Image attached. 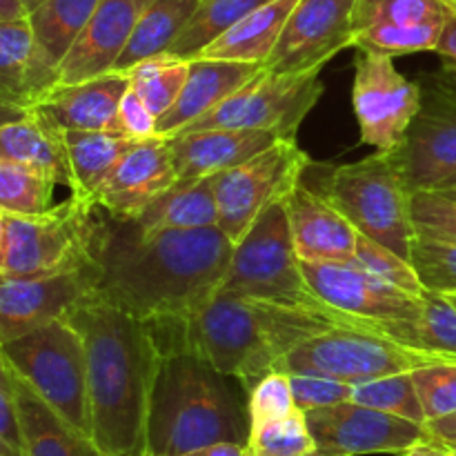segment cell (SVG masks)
I'll return each mask as SVG.
<instances>
[{
    "instance_id": "cell-37",
    "label": "cell",
    "mask_w": 456,
    "mask_h": 456,
    "mask_svg": "<svg viewBox=\"0 0 456 456\" xmlns=\"http://www.w3.org/2000/svg\"><path fill=\"white\" fill-rule=\"evenodd\" d=\"M350 401L426 426V412H423L412 372H401L392 374V377L374 379V381L356 383V386H352Z\"/></svg>"
},
{
    "instance_id": "cell-28",
    "label": "cell",
    "mask_w": 456,
    "mask_h": 456,
    "mask_svg": "<svg viewBox=\"0 0 456 456\" xmlns=\"http://www.w3.org/2000/svg\"><path fill=\"white\" fill-rule=\"evenodd\" d=\"M0 160L29 165L71 190V169L61 132L34 111L20 120L0 125Z\"/></svg>"
},
{
    "instance_id": "cell-36",
    "label": "cell",
    "mask_w": 456,
    "mask_h": 456,
    "mask_svg": "<svg viewBox=\"0 0 456 456\" xmlns=\"http://www.w3.org/2000/svg\"><path fill=\"white\" fill-rule=\"evenodd\" d=\"M448 20V18H445ZM445 22L423 25H377L354 34L352 47L359 52L383 53V56H408V53L435 52L444 34Z\"/></svg>"
},
{
    "instance_id": "cell-58",
    "label": "cell",
    "mask_w": 456,
    "mask_h": 456,
    "mask_svg": "<svg viewBox=\"0 0 456 456\" xmlns=\"http://www.w3.org/2000/svg\"><path fill=\"white\" fill-rule=\"evenodd\" d=\"M441 3L445 4V9H448L450 13H454L456 16V0H441Z\"/></svg>"
},
{
    "instance_id": "cell-50",
    "label": "cell",
    "mask_w": 456,
    "mask_h": 456,
    "mask_svg": "<svg viewBox=\"0 0 456 456\" xmlns=\"http://www.w3.org/2000/svg\"><path fill=\"white\" fill-rule=\"evenodd\" d=\"M426 83L428 87L436 89V92L456 102V67H441V71L428 76Z\"/></svg>"
},
{
    "instance_id": "cell-18",
    "label": "cell",
    "mask_w": 456,
    "mask_h": 456,
    "mask_svg": "<svg viewBox=\"0 0 456 456\" xmlns=\"http://www.w3.org/2000/svg\"><path fill=\"white\" fill-rule=\"evenodd\" d=\"M176 181L167 138L134 142L98 187L94 205L116 221H136Z\"/></svg>"
},
{
    "instance_id": "cell-19",
    "label": "cell",
    "mask_w": 456,
    "mask_h": 456,
    "mask_svg": "<svg viewBox=\"0 0 456 456\" xmlns=\"http://www.w3.org/2000/svg\"><path fill=\"white\" fill-rule=\"evenodd\" d=\"M297 256L305 263L350 265L359 232L314 187L298 181L283 199Z\"/></svg>"
},
{
    "instance_id": "cell-4",
    "label": "cell",
    "mask_w": 456,
    "mask_h": 456,
    "mask_svg": "<svg viewBox=\"0 0 456 456\" xmlns=\"http://www.w3.org/2000/svg\"><path fill=\"white\" fill-rule=\"evenodd\" d=\"M227 379L191 352L163 354L151 392L147 456H178L214 444L248 445V405Z\"/></svg>"
},
{
    "instance_id": "cell-54",
    "label": "cell",
    "mask_w": 456,
    "mask_h": 456,
    "mask_svg": "<svg viewBox=\"0 0 456 456\" xmlns=\"http://www.w3.org/2000/svg\"><path fill=\"white\" fill-rule=\"evenodd\" d=\"M403 456H450L445 445L435 444V441H423V444L414 445L412 450H408Z\"/></svg>"
},
{
    "instance_id": "cell-44",
    "label": "cell",
    "mask_w": 456,
    "mask_h": 456,
    "mask_svg": "<svg viewBox=\"0 0 456 456\" xmlns=\"http://www.w3.org/2000/svg\"><path fill=\"white\" fill-rule=\"evenodd\" d=\"M412 221L417 232L456 240V199L445 191H414Z\"/></svg>"
},
{
    "instance_id": "cell-46",
    "label": "cell",
    "mask_w": 456,
    "mask_h": 456,
    "mask_svg": "<svg viewBox=\"0 0 456 456\" xmlns=\"http://www.w3.org/2000/svg\"><path fill=\"white\" fill-rule=\"evenodd\" d=\"M156 120L159 118H156L154 111L129 87L118 105V118H116L118 132L134 142L150 141V138H156Z\"/></svg>"
},
{
    "instance_id": "cell-49",
    "label": "cell",
    "mask_w": 456,
    "mask_h": 456,
    "mask_svg": "<svg viewBox=\"0 0 456 456\" xmlns=\"http://www.w3.org/2000/svg\"><path fill=\"white\" fill-rule=\"evenodd\" d=\"M435 53H439L444 67H456V16L448 12V20H445L444 34H441L439 45H436Z\"/></svg>"
},
{
    "instance_id": "cell-59",
    "label": "cell",
    "mask_w": 456,
    "mask_h": 456,
    "mask_svg": "<svg viewBox=\"0 0 456 456\" xmlns=\"http://www.w3.org/2000/svg\"><path fill=\"white\" fill-rule=\"evenodd\" d=\"M3 236H4V221H3V212H0V248H3Z\"/></svg>"
},
{
    "instance_id": "cell-62",
    "label": "cell",
    "mask_w": 456,
    "mask_h": 456,
    "mask_svg": "<svg viewBox=\"0 0 456 456\" xmlns=\"http://www.w3.org/2000/svg\"><path fill=\"white\" fill-rule=\"evenodd\" d=\"M303 456H328V454H321L319 450H314V452H310V454H303Z\"/></svg>"
},
{
    "instance_id": "cell-45",
    "label": "cell",
    "mask_w": 456,
    "mask_h": 456,
    "mask_svg": "<svg viewBox=\"0 0 456 456\" xmlns=\"http://www.w3.org/2000/svg\"><path fill=\"white\" fill-rule=\"evenodd\" d=\"M294 405L301 412H310L316 408L343 403L352 399V386L343 381L325 377H310V374H289Z\"/></svg>"
},
{
    "instance_id": "cell-3",
    "label": "cell",
    "mask_w": 456,
    "mask_h": 456,
    "mask_svg": "<svg viewBox=\"0 0 456 456\" xmlns=\"http://www.w3.org/2000/svg\"><path fill=\"white\" fill-rule=\"evenodd\" d=\"M87 352L92 441L102 456H147L159 341L145 321L96 294L65 314Z\"/></svg>"
},
{
    "instance_id": "cell-20",
    "label": "cell",
    "mask_w": 456,
    "mask_h": 456,
    "mask_svg": "<svg viewBox=\"0 0 456 456\" xmlns=\"http://www.w3.org/2000/svg\"><path fill=\"white\" fill-rule=\"evenodd\" d=\"M129 89L125 71H107L80 83H56L29 111L47 120L58 132H118V105Z\"/></svg>"
},
{
    "instance_id": "cell-43",
    "label": "cell",
    "mask_w": 456,
    "mask_h": 456,
    "mask_svg": "<svg viewBox=\"0 0 456 456\" xmlns=\"http://www.w3.org/2000/svg\"><path fill=\"white\" fill-rule=\"evenodd\" d=\"M292 410H297L289 386V374L274 370L267 377H263L248 395V417L249 432L276 419L288 417Z\"/></svg>"
},
{
    "instance_id": "cell-9",
    "label": "cell",
    "mask_w": 456,
    "mask_h": 456,
    "mask_svg": "<svg viewBox=\"0 0 456 456\" xmlns=\"http://www.w3.org/2000/svg\"><path fill=\"white\" fill-rule=\"evenodd\" d=\"M436 356L392 341L386 334L354 328H332L294 347L276 370L288 374H310L334 381L356 383L414 372L436 363Z\"/></svg>"
},
{
    "instance_id": "cell-22",
    "label": "cell",
    "mask_w": 456,
    "mask_h": 456,
    "mask_svg": "<svg viewBox=\"0 0 456 456\" xmlns=\"http://www.w3.org/2000/svg\"><path fill=\"white\" fill-rule=\"evenodd\" d=\"M261 71L263 65H254V62L221 61V58L190 61V74L176 102L156 120V136H176L187 125L216 110L223 101H227L232 94L239 92Z\"/></svg>"
},
{
    "instance_id": "cell-31",
    "label": "cell",
    "mask_w": 456,
    "mask_h": 456,
    "mask_svg": "<svg viewBox=\"0 0 456 456\" xmlns=\"http://www.w3.org/2000/svg\"><path fill=\"white\" fill-rule=\"evenodd\" d=\"M200 0H154L138 20L132 38L116 61L114 71H129L145 58L169 52Z\"/></svg>"
},
{
    "instance_id": "cell-33",
    "label": "cell",
    "mask_w": 456,
    "mask_h": 456,
    "mask_svg": "<svg viewBox=\"0 0 456 456\" xmlns=\"http://www.w3.org/2000/svg\"><path fill=\"white\" fill-rule=\"evenodd\" d=\"M265 3H270V0H200L194 16L190 18L185 29L178 34V38L169 47V53L185 58V61H194L203 53L205 47L221 38L240 18H245L249 12Z\"/></svg>"
},
{
    "instance_id": "cell-57",
    "label": "cell",
    "mask_w": 456,
    "mask_h": 456,
    "mask_svg": "<svg viewBox=\"0 0 456 456\" xmlns=\"http://www.w3.org/2000/svg\"><path fill=\"white\" fill-rule=\"evenodd\" d=\"M454 187H456V174H454V176H450L445 183H441L436 190H454Z\"/></svg>"
},
{
    "instance_id": "cell-27",
    "label": "cell",
    "mask_w": 456,
    "mask_h": 456,
    "mask_svg": "<svg viewBox=\"0 0 456 456\" xmlns=\"http://www.w3.org/2000/svg\"><path fill=\"white\" fill-rule=\"evenodd\" d=\"M297 3L298 0H270V3L261 4L245 18H240L209 47H205L199 58H221V61L265 65Z\"/></svg>"
},
{
    "instance_id": "cell-29",
    "label": "cell",
    "mask_w": 456,
    "mask_h": 456,
    "mask_svg": "<svg viewBox=\"0 0 456 456\" xmlns=\"http://www.w3.org/2000/svg\"><path fill=\"white\" fill-rule=\"evenodd\" d=\"M67 160L71 169V196L94 205L98 187L105 183L111 169L129 151L134 141L120 132H61Z\"/></svg>"
},
{
    "instance_id": "cell-39",
    "label": "cell",
    "mask_w": 456,
    "mask_h": 456,
    "mask_svg": "<svg viewBox=\"0 0 456 456\" xmlns=\"http://www.w3.org/2000/svg\"><path fill=\"white\" fill-rule=\"evenodd\" d=\"M410 263L423 288L439 294H456V240L417 232Z\"/></svg>"
},
{
    "instance_id": "cell-16",
    "label": "cell",
    "mask_w": 456,
    "mask_h": 456,
    "mask_svg": "<svg viewBox=\"0 0 456 456\" xmlns=\"http://www.w3.org/2000/svg\"><path fill=\"white\" fill-rule=\"evenodd\" d=\"M94 292V265L38 276H12L0 272V343L13 341L49 321L62 319Z\"/></svg>"
},
{
    "instance_id": "cell-15",
    "label": "cell",
    "mask_w": 456,
    "mask_h": 456,
    "mask_svg": "<svg viewBox=\"0 0 456 456\" xmlns=\"http://www.w3.org/2000/svg\"><path fill=\"white\" fill-rule=\"evenodd\" d=\"M301 270L307 288L321 303L356 319L368 332H372L374 323L410 321L421 314V297L403 292L354 265L301 261Z\"/></svg>"
},
{
    "instance_id": "cell-8",
    "label": "cell",
    "mask_w": 456,
    "mask_h": 456,
    "mask_svg": "<svg viewBox=\"0 0 456 456\" xmlns=\"http://www.w3.org/2000/svg\"><path fill=\"white\" fill-rule=\"evenodd\" d=\"M218 292L279 305L328 307L307 288L297 256L283 199L272 203L232 249L230 265Z\"/></svg>"
},
{
    "instance_id": "cell-12",
    "label": "cell",
    "mask_w": 456,
    "mask_h": 456,
    "mask_svg": "<svg viewBox=\"0 0 456 456\" xmlns=\"http://www.w3.org/2000/svg\"><path fill=\"white\" fill-rule=\"evenodd\" d=\"M421 85L405 78L395 67V58L359 52L352 83V107L363 145L377 151L399 147L421 110Z\"/></svg>"
},
{
    "instance_id": "cell-35",
    "label": "cell",
    "mask_w": 456,
    "mask_h": 456,
    "mask_svg": "<svg viewBox=\"0 0 456 456\" xmlns=\"http://www.w3.org/2000/svg\"><path fill=\"white\" fill-rule=\"evenodd\" d=\"M49 174L29 165L0 160V212L13 216L47 212L53 208V187Z\"/></svg>"
},
{
    "instance_id": "cell-48",
    "label": "cell",
    "mask_w": 456,
    "mask_h": 456,
    "mask_svg": "<svg viewBox=\"0 0 456 456\" xmlns=\"http://www.w3.org/2000/svg\"><path fill=\"white\" fill-rule=\"evenodd\" d=\"M426 432L428 439L435 441L439 445H456V412L448 414V417L432 419V421H426Z\"/></svg>"
},
{
    "instance_id": "cell-42",
    "label": "cell",
    "mask_w": 456,
    "mask_h": 456,
    "mask_svg": "<svg viewBox=\"0 0 456 456\" xmlns=\"http://www.w3.org/2000/svg\"><path fill=\"white\" fill-rule=\"evenodd\" d=\"M426 421L456 412V361H436L412 372Z\"/></svg>"
},
{
    "instance_id": "cell-55",
    "label": "cell",
    "mask_w": 456,
    "mask_h": 456,
    "mask_svg": "<svg viewBox=\"0 0 456 456\" xmlns=\"http://www.w3.org/2000/svg\"><path fill=\"white\" fill-rule=\"evenodd\" d=\"M0 456H22V454H20V450L13 448V445L9 444L3 435H0Z\"/></svg>"
},
{
    "instance_id": "cell-14",
    "label": "cell",
    "mask_w": 456,
    "mask_h": 456,
    "mask_svg": "<svg viewBox=\"0 0 456 456\" xmlns=\"http://www.w3.org/2000/svg\"><path fill=\"white\" fill-rule=\"evenodd\" d=\"M352 9L354 0H298L263 67L274 74L321 71L354 45Z\"/></svg>"
},
{
    "instance_id": "cell-10",
    "label": "cell",
    "mask_w": 456,
    "mask_h": 456,
    "mask_svg": "<svg viewBox=\"0 0 456 456\" xmlns=\"http://www.w3.org/2000/svg\"><path fill=\"white\" fill-rule=\"evenodd\" d=\"M321 96V71L274 74L263 67L261 74L223 101L216 110L178 134L199 129H263L276 134L281 141H297L303 120Z\"/></svg>"
},
{
    "instance_id": "cell-2",
    "label": "cell",
    "mask_w": 456,
    "mask_h": 456,
    "mask_svg": "<svg viewBox=\"0 0 456 456\" xmlns=\"http://www.w3.org/2000/svg\"><path fill=\"white\" fill-rule=\"evenodd\" d=\"M147 325L163 354L191 352L225 377L239 379L245 395L307 338L332 328L361 330L359 321L332 307L279 305L218 289L190 314Z\"/></svg>"
},
{
    "instance_id": "cell-26",
    "label": "cell",
    "mask_w": 456,
    "mask_h": 456,
    "mask_svg": "<svg viewBox=\"0 0 456 456\" xmlns=\"http://www.w3.org/2000/svg\"><path fill=\"white\" fill-rule=\"evenodd\" d=\"M134 223L142 234L216 227V176L176 181V185L163 191Z\"/></svg>"
},
{
    "instance_id": "cell-1",
    "label": "cell",
    "mask_w": 456,
    "mask_h": 456,
    "mask_svg": "<svg viewBox=\"0 0 456 456\" xmlns=\"http://www.w3.org/2000/svg\"><path fill=\"white\" fill-rule=\"evenodd\" d=\"M234 243L218 227L142 234L101 209L94 270L96 297L151 323L178 319L218 289Z\"/></svg>"
},
{
    "instance_id": "cell-24",
    "label": "cell",
    "mask_w": 456,
    "mask_h": 456,
    "mask_svg": "<svg viewBox=\"0 0 456 456\" xmlns=\"http://www.w3.org/2000/svg\"><path fill=\"white\" fill-rule=\"evenodd\" d=\"M58 83V67L45 58L27 18L0 25V98L31 110Z\"/></svg>"
},
{
    "instance_id": "cell-47",
    "label": "cell",
    "mask_w": 456,
    "mask_h": 456,
    "mask_svg": "<svg viewBox=\"0 0 456 456\" xmlns=\"http://www.w3.org/2000/svg\"><path fill=\"white\" fill-rule=\"evenodd\" d=\"M0 435L20 450V426H18V403H16V374L4 356L0 343Z\"/></svg>"
},
{
    "instance_id": "cell-30",
    "label": "cell",
    "mask_w": 456,
    "mask_h": 456,
    "mask_svg": "<svg viewBox=\"0 0 456 456\" xmlns=\"http://www.w3.org/2000/svg\"><path fill=\"white\" fill-rule=\"evenodd\" d=\"M421 314L410 321L374 323L372 332L386 334L392 341L426 352L444 361H456V305L448 294L423 289Z\"/></svg>"
},
{
    "instance_id": "cell-13",
    "label": "cell",
    "mask_w": 456,
    "mask_h": 456,
    "mask_svg": "<svg viewBox=\"0 0 456 456\" xmlns=\"http://www.w3.org/2000/svg\"><path fill=\"white\" fill-rule=\"evenodd\" d=\"M316 450L328 456L405 454L428 439L426 426L343 401L305 412Z\"/></svg>"
},
{
    "instance_id": "cell-56",
    "label": "cell",
    "mask_w": 456,
    "mask_h": 456,
    "mask_svg": "<svg viewBox=\"0 0 456 456\" xmlns=\"http://www.w3.org/2000/svg\"><path fill=\"white\" fill-rule=\"evenodd\" d=\"M22 3V7H25V12H27V16H29L31 12H34V9H38L40 4L45 3V0H20Z\"/></svg>"
},
{
    "instance_id": "cell-38",
    "label": "cell",
    "mask_w": 456,
    "mask_h": 456,
    "mask_svg": "<svg viewBox=\"0 0 456 456\" xmlns=\"http://www.w3.org/2000/svg\"><path fill=\"white\" fill-rule=\"evenodd\" d=\"M448 9L441 0H354V34L377 25H423L445 22Z\"/></svg>"
},
{
    "instance_id": "cell-53",
    "label": "cell",
    "mask_w": 456,
    "mask_h": 456,
    "mask_svg": "<svg viewBox=\"0 0 456 456\" xmlns=\"http://www.w3.org/2000/svg\"><path fill=\"white\" fill-rule=\"evenodd\" d=\"M29 114V110L20 105H13V102H7L0 98V125H7L13 123V120H20Z\"/></svg>"
},
{
    "instance_id": "cell-11",
    "label": "cell",
    "mask_w": 456,
    "mask_h": 456,
    "mask_svg": "<svg viewBox=\"0 0 456 456\" xmlns=\"http://www.w3.org/2000/svg\"><path fill=\"white\" fill-rule=\"evenodd\" d=\"M310 165L297 141H279L236 167L216 174L218 230L239 243L258 216L285 199Z\"/></svg>"
},
{
    "instance_id": "cell-52",
    "label": "cell",
    "mask_w": 456,
    "mask_h": 456,
    "mask_svg": "<svg viewBox=\"0 0 456 456\" xmlns=\"http://www.w3.org/2000/svg\"><path fill=\"white\" fill-rule=\"evenodd\" d=\"M20 18H27V12L20 0H0V25L3 22L20 20Z\"/></svg>"
},
{
    "instance_id": "cell-41",
    "label": "cell",
    "mask_w": 456,
    "mask_h": 456,
    "mask_svg": "<svg viewBox=\"0 0 456 456\" xmlns=\"http://www.w3.org/2000/svg\"><path fill=\"white\" fill-rule=\"evenodd\" d=\"M350 265L359 267V270L368 272V274L377 276V279L386 281V283L395 285L403 292L417 294V297H421L423 289H426L408 258L399 256L390 248L363 234H359V239H356V252Z\"/></svg>"
},
{
    "instance_id": "cell-21",
    "label": "cell",
    "mask_w": 456,
    "mask_h": 456,
    "mask_svg": "<svg viewBox=\"0 0 456 456\" xmlns=\"http://www.w3.org/2000/svg\"><path fill=\"white\" fill-rule=\"evenodd\" d=\"M154 0H101L58 67V83H80L114 69L138 20Z\"/></svg>"
},
{
    "instance_id": "cell-6",
    "label": "cell",
    "mask_w": 456,
    "mask_h": 456,
    "mask_svg": "<svg viewBox=\"0 0 456 456\" xmlns=\"http://www.w3.org/2000/svg\"><path fill=\"white\" fill-rule=\"evenodd\" d=\"M13 374L31 387L62 421L92 439L87 352L74 325L49 321L3 343Z\"/></svg>"
},
{
    "instance_id": "cell-5",
    "label": "cell",
    "mask_w": 456,
    "mask_h": 456,
    "mask_svg": "<svg viewBox=\"0 0 456 456\" xmlns=\"http://www.w3.org/2000/svg\"><path fill=\"white\" fill-rule=\"evenodd\" d=\"M314 187L359 234L386 245L410 261L417 236L412 221V191L405 183L395 150L377 151L363 160L319 167Z\"/></svg>"
},
{
    "instance_id": "cell-51",
    "label": "cell",
    "mask_w": 456,
    "mask_h": 456,
    "mask_svg": "<svg viewBox=\"0 0 456 456\" xmlns=\"http://www.w3.org/2000/svg\"><path fill=\"white\" fill-rule=\"evenodd\" d=\"M178 456H248V445L214 444V445H205V448L191 450V452L178 454Z\"/></svg>"
},
{
    "instance_id": "cell-63",
    "label": "cell",
    "mask_w": 456,
    "mask_h": 456,
    "mask_svg": "<svg viewBox=\"0 0 456 456\" xmlns=\"http://www.w3.org/2000/svg\"><path fill=\"white\" fill-rule=\"evenodd\" d=\"M448 298H450V301H452L454 305H456V294H448Z\"/></svg>"
},
{
    "instance_id": "cell-61",
    "label": "cell",
    "mask_w": 456,
    "mask_h": 456,
    "mask_svg": "<svg viewBox=\"0 0 456 456\" xmlns=\"http://www.w3.org/2000/svg\"><path fill=\"white\" fill-rule=\"evenodd\" d=\"M439 191H445V194L454 196V199H456V187H454V190H439Z\"/></svg>"
},
{
    "instance_id": "cell-7",
    "label": "cell",
    "mask_w": 456,
    "mask_h": 456,
    "mask_svg": "<svg viewBox=\"0 0 456 456\" xmlns=\"http://www.w3.org/2000/svg\"><path fill=\"white\" fill-rule=\"evenodd\" d=\"M0 272L12 276L58 274L94 265L101 208L83 199L29 216L3 214Z\"/></svg>"
},
{
    "instance_id": "cell-17",
    "label": "cell",
    "mask_w": 456,
    "mask_h": 456,
    "mask_svg": "<svg viewBox=\"0 0 456 456\" xmlns=\"http://www.w3.org/2000/svg\"><path fill=\"white\" fill-rule=\"evenodd\" d=\"M410 191L436 190L456 174V102L428 87L403 142L395 147Z\"/></svg>"
},
{
    "instance_id": "cell-23",
    "label": "cell",
    "mask_w": 456,
    "mask_h": 456,
    "mask_svg": "<svg viewBox=\"0 0 456 456\" xmlns=\"http://www.w3.org/2000/svg\"><path fill=\"white\" fill-rule=\"evenodd\" d=\"M178 181L216 176L279 142L263 129H199L167 138Z\"/></svg>"
},
{
    "instance_id": "cell-32",
    "label": "cell",
    "mask_w": 456,
    "mask_h": 456,
    "mask_svg": "<svg viewBox=\"0 0 456 456\" xmlns=\"http://www.w3.org/2000/svg\"><path fill=\"white\" fill-rule=\"evenodd\" d=\"M98 4L101 0H45L27 16L40 52L52 65L61 67Z\"/></svg>"
},
{
    "instance_id": "cell-40",
    "label": "cell",
    "mask_w": 456,
    "mask_h": 456,
    "mask_svg": "<svg viewBox=\"0 0 456 456\" xmlns=\"http://www.w3.org/2000/svg\"><path fill=\"white\" fill-rule=\"evenodd\" d=\"M314 450L316 445L307 428L305 412L298 408L288 417L252 430L248 439V456H303Z\"/></svg>"
},
{
    "instance_id": "cell-25",
    "label": "cell",
    "mask_w": 456,
    "mask_h": 456,
    "mask_svg": "<svg viewBox=\"0 0 456 456\" xmlns=\"http://www.w3.org/2000/svg\"><path fill=\"white\" fill-rule=\"evenodd\" d=\"M22 456H102L89 436L62 421L27 383L16 377Z\"/></svg>"
},
{
    "instance_id": "cell-34",
    "label": "cell",
    "mask_w": 456,
    "mask_h": 456,
    "mask_svg": "<svg viewBox=\"0 0 456 456\" xmlns=\"http://www.w3.org/2000/svg\"><path fill=\"white\" fill-rule=\"evenodd\" d=\"M125 74L129 76V87L145 101V105L159 118L176 102L190 74V61L169 52L156 53L134 65Z\"/></svg>"
},
{
    "instance_id": "cell-60",
    "label": "cell",
    "mask_w": 456,
    "mask_h": 456,
    "mask_svg": "<svg viewBox=\"0 0 456 456\" xmlns=\"http://www.w3.org/2000/svg\"><path fill=\"white\" fill-rule=\"evenodd\" d=\"M448 452L450 456H456V445H448Z\"/></svg>"
}]
</instances>
